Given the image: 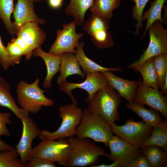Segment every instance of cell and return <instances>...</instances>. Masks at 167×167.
<instances>
[{
	"label": "cell",
	"mask_w": 167,
	"mask_h": 167,
	"mask_svg": "<svg viewBox=\"0 0 167 167\" xmlns=\"http://www.w3.org/2000/svg\"><path fill=\"white\" fill-rule=\"evenodd\" d=\"M122 101L118 92L109 84L95 93L87 108L90 113L101 116L111 125L120 120L118 109Z\"/></svg>",
	"instance_id": "6da1fadb"
},
{
	"label": "cell",
	"mask_w": 167,
	"mask_h": 167,
	"mask_svg": "<svg viewBox=\"0 0 167 167\" xmlns=\"http://www.w3.org/2000/svg\"><path fill=\"white\" fill-rule=\"evenodd\" d=\"M69 163L68 167L94 165L100 161V156L108 157L109 154L101 147L89 138L80 139L74 136L68 139Z\"/></svg>",
	"instance_id": "7a4b0ae2"
},
{
	"label": "cell",
	"mask_w": 167,
	"mask_h": 167,
	"mask_svg": "<svg viewBox=\"0 0 167 167\" xmlns=\"http://www.w3.org/2000/svg\"><path fill=\"white\" fill-rule=\"evenodd\" d=\"M39 82L38 78L31 84L22 80L18 83L16 88L17 100L20 108L32 114L38 113L43 106H52L54 104L53 99L45 96V91L39 87Z\"/></svg>",
	"instance_id": "3957f363"
},
{
	"label": "cell",
	"mask_w": 167,
	"mask_h": 167,
	"mask_svg": "<svg viewBox=\"0 0 167 167\" xmlns=\"http://www.w3.org/2000/svg\"><path fill=\"white\" fill-rule=\"evenodd\" d=\"M76 131L78 138L91 139L95 142L103 143L107 147L114 134L111 125L101 116L89 112L87 108L83 111L80 122Z\"/></svg>",
	"instance_id": "277c9868"
},
{
	"label": "cell",
	"mask_w": 167,
	"mask_h": 167,
	"mask_svg": "<svg viewBox=\"0 0 167 167\" xmlns=\"http://www.w3.org/2000/svg\"><path fill=\"white\" fill-rule=\"evenodd\" d=\"M59 111V117L62 120L61 125L53 132L46 130L41 131L38 136L41 141L59 140L76 135V129L82 117V109L72 103L61 106Z\"/></svg>",
	"instance_id": "5b68a950"
},
{
	"label": "cell",
	"mask_w": 167,
	"mask_h": 167,
	"mask_svg": "<svg viewBox=\"0 0 167 167\" xmlns=\"http://www.w3.org/2000/svg\"><path fill=\"white\" fill-rule=\"evenodd\" d=\"M150 42L147 49L139 58L129 65L128 68L136 72L138 67L148 59L160 54H167V29L159 21H155L148 29Z\"/></svg>",
	"instance_id": "8992f818"
},
{
	"label": "cell",
	"mask_w": 167,
	"mask_h": 167,
	"mask_svg": "<svg viewBox=\"0 0 167 167\" xmlns=\"http://www.w3.org/2000/svg\"><path fill=\"white\" fill-rule=\"evenodd\" d=\"M111 126L114 133L139 148L151 135L153 128L143 122H136L131 119L127 120L122 126H118L114 123Z\"/></svg>",
	"instance_id": "52a82bcc"
},
{
	"label": "cell",
	"mask_w": 167,
	"mask_h": 167,
	"mask_svg": "<svg viewBox=\"0 0 167 167\" xmlns=\"http://www.w3.org/2000/svg\"><path fill=\"white\" fill-rule=\"evenodd\" d=\"M32 156H37L57 162L60 165L67 167L69 163L68 140L42 141L32 148Z\"/></svg>",
	"instance_id": "ba28073f"
},
{
	"label": "cell",
	"mask_w": 167,
	"mask_h": 167,
	"mask_svg": "<svg viewBox=\"0 0 167 167\" xmlns=\"http://www.w3.org/2000/svg\"><path fill=\"white\" fill-rule=\"evenodd\" d=\"M77 25L74 21L62 25V29L56 31L57 37L48 53L54 55H61L66 52L75 54L79 40L84 35L83 33L76 32Z\"/></svg>",
	"instance_id": "9c48e42d"
},
{
	"label": "cell",
	"mask_w": 167,
	"mask_h": 167,
	"mask_svg": "<svg viewBox=\"0 0 167 167\" xmlns=\"http://www.w3.org/2000/svg\"><path fill=\"white\" fill-rule=\"evenodd\" d=\"M86 76L85 80L82 83H75L66 81L58 85L60 89L69 95L72 103L77 105V101L71 93L73 89L78 88L86 91L88 96L85 99V101L88 103L96 92L109 84L107 78L101 72L90 73Z\"/></svg>",
	"instance_id": "30bf717a"
},
{
	"label": "cell",
	"mask_w": 167,
	"mask_h": 167,
	"mask_svg": "<svg viewBox=\"0 0 167 167\" xmlns=\"http://www.w3.org/2000/svg\"><path fill=\"white\" fill-rule=\"evenodd\" d=\"M108 146L110 152L108 159L111 162L118 161L120 167H124L130 163L141 152L139 148L132 145L117 135L110 138Z\"/></svg>",
	"instance_id": "8fae6325"
},
{
	"label": "cell",
	"mask_w": 167,
	"mask_h": 167,
	"mask_svg": "<svg viewBox=\"0 0 167 167\" xmlns=\"http://www.w3.org/2000/svg\"><path fill=\"white\" fill-rule=\"evenodd\" d=\"M21 120L23 124L22 135L15 147L20 157L21 163L24 167L32 157V141L39 136L41 131L32 118L27 117Z\"/></svg>",
	"instance_id": "7c38bea8"
},
{
	"label": "cell",
	"mask_w": 167,
	"mask_h": 167,
	"mask_svg": "<svg viewBox=\"0 0 167 167\" xmlns=\"http://www.w3.org/2000/svg\"><path fill=\"white\" fill-rule=\"evenodd\" d=\"M133 102L143 105H147L158 111L167 119V97L159 90L150 87H144L139 79Z\"/></svg>",
	"instance_id": "4fadbf2b"
},
{
	"label": "cell",
	"mask_w": 167,
	"mask_h": 167,
	"mask_svg": "<svg viewBox=\"0 0 167 167\" xmlns=\"http://www.w3.org/2000/svg\"><path fill=\"white\" fill-rule=\"evenodd\" d=\"M33 3L31 0H17L13 12L15 21L12 22L15 34L28 22H34L42 25L45 22L44 19L39 18L35 14Z\"/></svg>",
	"instance_id": "5bb4252c"
},
{
	"label": "cell",
	"mask_w": 167,
	"mask_h": 167,
	"mask_svg": "<svg viewBox=\"0 0 167 167\" xmlns=\"http://www.w3.org/2000/svg\"><path fill=\"white\" fill-rule=\"evenodd\" d=\"M101 72L107 78L109 85L115 89L121 97L125 98L128 102H133L136 91L139 84V80L124 79L110 71Z\"/></svg>",
	"instance_id": "9a60e30c"
},
{
	"label": "cell",
	"mask_w": 167,
	"mask_h": 167,
	"mask_svg": "<svg viewBox=\"0 0 167 167\" xmlns=\"http://www.w3.org/2000/svg\"><path fill=\"white\" fill-rule=\"evenodd\" d=\"M39 24L30 22L26 23L19 29L16 35L33 51L41 47L46 37L45 32Z\"/></svg>",
	"instance_id": "2e32d148"
},
{
	"label": "cell",
	"mask_w": 167,
	"mask_h": 167,
	"mask_svg": "<svg viewBox=\"0 0 167 167\" xmlns=\"http://www.w3.org/2000/svg\"><path fill=\"white\" fill-rule=\"evenodd\" d=\"M59 71L60 75L57 81L58 85L66 81L67 77L70 75H78L82 79H84L86 75L81 69L75 55L72 53L66 52L62 54Z\"/></svg>",
	"instance_id": "e0dca14e"
},
{
	"label": "cell",
	"mask_w": 167,
	"mask_h": 167,
	"mask_svg": "<svg viewBox=\"0 0 167 167\" xmlns=\"http://www.w3.org/2000/svg\"><path fill=\"white\" fill-rule=\"evenodd\" d=\"M33 55L41 58L46 65L47 75L42 84V88L46 89L51 88L52 79L59 71L62 54L54 55L46 52L41 47L34 50Z\"/></svg>",
	"instance_id": "ac0fdd59"
},
{
	"label": "cell",
	"mask_w": 167,
	"mask_h": 167,
	"mask_svg": "<svg viewBox=\"0 0 167 167\" xmlns=\"http://www.w3.org/2000/svg\"><path fill=\"white\" fill-rule=\"evenodd\" d=\"M0 106L10 109L20 119L29 117V113L19 108L10 92V85L2 77L0 76Z\"/></svg>",
	"instance_id": "d6986e66"
},
{
	"label": "cell",
	"mask_w": 167,
	"mask_h": 167,
	"mask_svg": "<svg viewBox=\"0 0 167 167\" xmlns=\"http://www.w3.org/2000/svg\"><path fill=\"white\" fill-rule=\"evenodd\" d=\"M84 43H79L76 47L75 57L83 69V71L87 75L95 72H104L107 71H122L120 67L107 68L103 67L88 58L85 55L84 50Z\"/></svg>",
	"instance_id": "ffe728a7"
},
{
	"label": "cell",
	"mask_w": 167,
	"mask_h": 167,
	"mask_svg": "<svg viewBox=\"0 0 167 167\" xmlns=\"http://www.w3.org/2000/svg\"><path fill=\"white\" fill-rule=\"evenodd\" d=\"M94 0H70L64 12L73 18L77 26H80L84 23L85 14L92 6Z\"/></svg>",
	"instance_id": "44dd1931"
},
{
	"label": "cell",
	"mask_w": 167,
	"mask_h": 167,
	"mask_svg": "<svg viewBox=\"0 0 167 167\" xmlns=\"http://www.w3.org/2000/svg\"><path fill=\"white\" fill-rule=\"evenodd\" d=\"M141 152L145 156L150 167H166L167 152L160 146L151 145L141 148Z\"/></svg>",
	"instance_id": "7402d4cb"
},
{
	"label": "cell",
	"mask_w": 167,
	"mask_h": 167,
	"mask_svg": "<svg viewBox=\"0 0 167 167\" xmlns=\"http://www.w3.org/2000/svg\"><path fill=\"white\" fill-rule=\"evenodd\" d=\"M151 145L160 146L167 152V121L161 120L153 127L150 136L144 142L141 148Z\"/></svg>",
	"instance_id": "603a6c76"
},
{
	"label": "cell",
	"mask_w": 167,
	"mask_h": 167,
	"mask_svg": "<svg viewBox=\"0 0 167 167\" xmlns=\"http://www.w3.org/2000/svg\"><path fill=\"white\" fill-rule=\"evenodd\" d=\"M126 106L127 109L133 111L141 117L143 122L148 126L153 127L161 120L160 113L151 108L148 109L144 105L134 102H127Z\"/></svg>",
	"instance_id": "cb8c5ba5"
},
{
	"label": "cell",
	"mask_w": 167,
	"mask_h": 167,
	"mask_svg": "<svg viewBox=\"0 0 167 167\" xmlns=\"http://www.w3.org/2000/svg\"><path fill=\"white\" fill-rule=\"evenodd\" d=\"M122 0H94L89 9L92 14L109 20L113 16V11L119 6Z\"/></svg>",
	"instance_id": "d4e9b609"
},
{
	"label": "cell",
	"mask_w": 167,
	"mask_h": 167,
	"mask_svg": "<svg viewBox=\"0 0 167 167\" xmlns=\"http://www.w3.org/2000/svg\"><path fill=\"white\" fill-rule=\"evenodd\" d=\"M143 77L142 84L144 87H150L159 90V86L157 74L153 63L152 58L141 64L137 68Z\"/></svg>",
	"instance_id": "484cf974"
},
{
	"label": "cell",
	"mask_w": 167,
	"mask_h": 167,
	"mask_svg": "<svg viewBox=\"0 0 167 167\" xmlns=\"http://www.w3.org/2000/svg\"><path fill=\"white\" fill-rule=\"evenodd\" d=\"M166 0H155L151 2L148 10L143 14L142 21L147 20L146 28L144 32L141 37L142 41L148 28L156 21L158 20L162 23V10Z\"/></svg>",
	"instance_id": "4316f807"
},
{
	"label": "cell",
	"mask_w": 167,
	"mask_h": 167,
	"mask_svg": "<svg viewBox=\"0 0 167 167\" xmlns=\"http://www.w3.org/2000/svg\"><path fill=\"white\" fill-rule=\"evenodd\" d=\"M14 0H0V18L6 30L13 38L16 34L13 29L11 16L14 9Z\"/></svg>",
	"instance_id": "83f0119b"
},
{
	"label": "cell",
	"mask_w": 167,
	"mask_h": 167,
	"mask_svg": "<svg viewBox=\"0 0 167 167\" xmlns=\"http://www.w3.org/2000/svg\"><path fill=\"white\" fill-rule=\"evenodd\" d=\"M108 29L107 28L100 29L91 36L92 41L97 48L103 49L114 46L111 33Z\"/></svg>",
	"instance_id": "f1b7e54d"
},
{
	"label": "cell",
	"mask_w": 167,
	"mask_h": 167,
	"mask_svg": "<svg viewBox=\"0 0 167 167\" xmlns=\"http://www.w3.org/2000/svg\"><path fill=\"white\" fill-rule=\"evenodd\" d=\"M109 20L105 19L96 15L92 14L89 19L84 25L83 29L91 36L96 32L103 28H109Z\"/></svg>",
	"instance_id": "f546056e"
},
{
	"label": "cell",
	"mask_w": 167,
	"mask_h": 167,
	"mask_svg": "<svg viewBox=\"0 0 167 167\" xmlns=\"http://www.w3.org/2000/svg\"><path fill=\"white\" fill-rule=\"evenodd\" d=\"M18 153L14 147L9 151H0V167H24L22 164Z\"/></svg>",
	"instance_id": "4dcf8cb0"
},
{
	"label": "cell",
	"mask_w": 167,
	"mask_h": 167,
	"mask_svg": "<svg viewBox=\"0 0 167 167\" xmlns=\"http://www.w3.org/2000/svg\"><path fill=\"white\" fill-rule=\"evenodd\" d=\"M152 58L157 74L159 86L161 88L167 74V54L155 56Z\"/></svg>",
	"instance_id": "1f68e13d"
},
{
	"label": "cell",
	"mask_w": 167,
	"mask_h": 167,
	"mask_svg": "<svg viewBox=\"0 0 167 167\" xmlns=\"http://www.w3.org/2000/svg\"><path fill=\"white\" fill-rule=\"evenodd\" d=\"M135 3L132 13V16L136 22L135 31L134 34L138 35L140 33V29L143 27L142 16L145 7L149 0H131Z\"/></svg>",
	"instance_id": "d6a6232c"
},
{
	"label": "cell",
	"mask_w": 167,
	"mask_h": 167,
	"mask_svg": "<svg viewBox=\"0 0 167 167\" xmlns=\"http://www.w3.org/2000/svg\"><path fill=\"white\" fill-rule=\"evenodd\" d=\"M7 52L14 63L19 64L24 56L23 51L20 47L11 40L6 47Z\"/></svg>",
	"instance_id": "836d02e7"
},
{
	"label": "cell",
	"mask_w": 167,
	"mask_h": 167,
	"mask_svg": "<svg viewBox=\"0 0 167 167\" xmlns=\"http://www.w3.org/2000/svg\"><path fill=\"white\" fill-rule=\"evenodd\" d=\"M0 64L2 68L5 70H6L10 66H14L15 65L7 52L6 47L2 42L0 35Z\"/></svg>",
	"instance_id": "e575fe53"
},
{
	"label": "cell",
	"mask_w": 167,
	"mask_h": 167,
	"mask_svg": "<svg viewBox=\"0 0 167 167\" xmlns=\"http://www.w3.org/2000/svg\"><path fill=\"white\" fill-rule=\"evenodd\" d=\"M54 162L46 158L33 156L25 165L24 167H56Z\"/></svg>",
	"instance_id": "d590c367"
},
{
	"label": "cell",
	"mask_w": 167,
	"mask_h": 167,
	"mask_svg": "<svg viewBox=\"0 0 167 167\" xmlns=\"http://www.w3.org/2000/svg\"><path fill=\"white\" fill-rule=\"evenodd\" d=\"M11 114L9 112L2 113L0 112V139L3 135L10 136L11 133L7 127V124L12 123L10 119Z\"/></svg>",
	"instance_id": "8d00e7d4"
},
{
	"label": "cell",
	"mask_w": 167,
	"mask_h": 167,
	"mask_svg": "<svg viewBox=\"0 0 167 167\" xmlns=\"http://www.w3.org/2000/svg\"><path fill=\"white\" fill-rule=\"evenodd\" d=\"M17 44L21 48L26 60L30 59L33 55L34 51L27 44L24 43L20 38H14L11 40Z\"/></svg>",
	"instance_id": "74e56055"
},
{
	"label": "cell",
	"mask_w": 167,
	"mask_h": 167,
	"mask_svg": "<svg viewBox=\"0 0 167 167\" xmlns=\"http://www.w3.org/2000/svg\"><path fill=\"white\" fill-rule=\"evenodd\" d=\"M124 167H150L145 155L140 152L133 161Z\"/></svg>",
	"instance_id": "f35d334b"
},
{
	"label": "cell",
	"mask_w": 167,
	"mask_h": 167,
	"mask_svg": "<svg viewBox=\"0 0 167 167\" xmlns=\"http://www.w3.org/2000/svg\"><path fill=\"white\" fill-rule=\"evenodd\" d=\"M11 145L0 139V151L5 152L9 151L12 148Z\"/></svg>",
	"instance_id": "ab89813d"
},
{
	"label": "cell",
	"mask_w": 167,
	"mask_h": 167,
	"mask_svg": "<svg viewBox=\"0 0 167 167\" xmlns=\"http://www.w3.org/2000/svg\"><path fill=\"white\" fill-rule=\"evenodd\" d=\"M48 1L49 6L54 9L59 7L61 6L62 2L59 0H48Z\"/></svg>",
	"instance_id": "60d3db41"
},
{
	"label": "cell",
	"mask_w": 167,
	"mask_h": 167,
	"mask_svg": "<svg viewBox=\"0 0 167 167\" xmlns=\"http://www.w3.org/2000/svg\"><path fill=\"white\" fill-rule=\"evenodd\" d=\"M90 167H120L119 162L115 161L113 163L110 165H105L104 164L98 165H91Z\"/></svg>",
	"instance_id": "b9f144b4"
},
{
	"label": "cell",
	"mask_w": 167,
	"mask_h": 167,
	"mask_svg": "<svg viewBox=\"0 0 167 167\" xmlns=\"http://www.w3.org/2000/svg\"><path fill=\"white\" fill-rule=\"evenodd\" d=\"M161 88V92L164 95H166L167 94V74L165 76L164 82Z\"/></svg>",
	"instance_id": "7bdbcfd3"
},
{
	"label": "cell",
	"mask_w": 167,
	"mask_h": 167,
	"mask_svg": "<svg viewBox=\"0 0 167 167\" xmlns=\"http://www.w3.org/2000/svg\"><path fill=\"white\" fill-rule=\"evenodd\" d=\"M164 8V15L162 16V23L166 25L167 24V5L164 6L163 8Z\"/></svg>",
	"instance_id": "ee69618b"
},
{
	"label": "cell",
	"mask_w": 167,
	"mask_h": 167,
	"mask_svg": "<svg viewBox=\"0 0 167 167\" xmlns=\"http://www.w3.org/2000/svg\"><path fill=\"white\" fill-rule=\"evenodd\" d=\"M32 0L33 2H40L42 0ZM45 1H48V0H45Z\"/></svg>",
	"instance_id": "f6af8a7d"
},
{
	"label": "cell",
	"mask_w": 167,
	"mask_h": 167,
	"mask_svg": "<svg viewBox=\"0 0 167 167\" xmlns=\"http://www.w3.org/2000/svg\"><path fill=\"white\" fill-rule=\"evenodd\" d=\"M60 0V1H62V2L63 1V0Z\"/></svg>",
	"instance_id": "bcb514c9"
}]
</instances>
